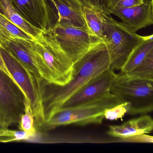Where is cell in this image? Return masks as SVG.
Segmentation results:
<instances>
[{
    "label": "cell",
    "mask_w": 153,
    "mask_h": 153,
    "mask_svg": "<svg viewBox=\"0 0 153 153\" xmlns=\"http://www.w3.org/2000/svg\"><path fill=\"white\" fill-rule=\"evenodd\" d=\"M0 122H1V123H6L7 124H9L7 123V120H6L4 114L1 110H0Z\"/></svg>",
    "instance_id": "cell-27"
},
{
    "label": "cell",
    "mask_w": 153,
    "mask_h": 153,
    "mask_svg": "<svg viewBox=\"0 0 153 153\" xmlns=\"http://www.w3.org/2000/svg\"><path fill=\"white\" fill-rule=\"evenodd\" d=\"M85 6L96 8L110 15L108 8V0H78Z\"/></svg>",
    "instance_id": "cell-23"
},
{
    "label": "cell",
    "mask_w": 153,
    "mask_h": 153,
    "mask_svg": "<svg viewBox=\"0 0 153 153\" xmlns=\"http://www.w3.org/2000/svg\"><path fill=\"white\" fill-rule=\"evenodd\" d=\"M124 102L112 92L101 98L70 108L60 109L46 122L43 128L51 130L60 126L100 125L106 110Z\"/></svg>",
    "instance_id": "cell-4"
},
{
    "label": "cell",
    "mask_w": 153,
    "mask_h": 153,
    "mask_svg": "<svg viewBox=\"0 0 153 153\" xmlns=\"http://www.w3.org/2000/svg\"><path fill=\"white\" fill-rule=\"evenodd\" d=\"M153 131V119L148 115L130 119L120 125H111L107 134L122 140L150 134Z\"/></svg>",
    "instance_id": "cell-12"
},
{
    "label": "cell",
    "mask_w": 153,
    "mask_h": 153,
    "mask_svg": "<svg viewBox=\"0 0 153 153\" xmlns=\"http://www.w3.org/2000/svg\"><path fill=\"white\" fill-rule=\"evenodd\" d=\"M1 51L9 73L19 86L30 104L36 125L43 128L46 123L43 102L44 80L7 49L1 47Z\"/></svg>",
    "instance_id": "cell-3"
},
{
    "label": "cell",
    "mask_w": 153,
    "mask_h": 153,
    "mask_svg": "<svg viewBox=\"0 0 153 153\" xmlns=\"http://www.w3.org/2000/svg\"><path fill=\"white\" fill-rule=\"evenodd\" d=\"M26 100L16 82L0 68V110L9 125L19 124L25 111Z\"/></svg>",
    "instance_id": "cell-8"
},
{
    "label": "cell",
    "mask_w": 153,
    "mask_h": 153,
    "mask_svg": "<svg viewBox=\"0 0 153 153\" xmlns=\"http://www.w3.org/2000/svg\"><path fill=\"white\" fill-rule=\"evenodd\" d=\"M0 27L9 32L13 37L35 40L33 37L13 24L5 15L1 13H0Z\"/></svg>",
    "instance_id": "cell-20"
},
{
    "label": "cell",
    "mask_w": 153,
    "mask_h": 153,
    "mask_svg": "<svg viewBox=\"0 0 153 153\" xmlns=\"http://www.w3.org/2000/svg\"><path fill=\"white\" fill-rule=\"evenodd\" d=\"M120 19L122 22L134 32L153 25L152 0H145L143 3L129 7H113L109 10Z\"/></svg>",
    "instance_id": "cell-11"
},
{
    "label": "cell",
    "mask_w": 153,
    "mask_h": 153,
    "mask_svg": "<svg viewBox=\"0 0 153 153\" xmlns=\"http://www.w3.org/2000/svg\"><path fill=\"white\" fill-rule=\"evenodd\" d=\"M33 41L34 40L20 38L11 37L5 49L23 64L40 76L36 57L34 51Z\"/></svg>",
    "instance_id": "cell-14"
},
{
    "label": "cell",
    "mask_w": 153,
    "mask_h": 153,
    "mask_svg": "<svg viewBox=\"0 0 153 153\" xmlns=\"http://www.w3.org/2000/svg\"><path fill=\"white\" fill-rule=\"evenodd\" d=\"M0 2L7 18L17 27L33 37L35 40L44 32L22 19L14 9L11 0H0Z\"/></svg>",
    "instance_id": "cell-16"
},
{
    "label": "cell",
    "mask_w": 153,
    "mask_h": 153,
    "mask_svg": "<svg viewBox=\"0 0 153 153\" xmlns=\"http://www.w3.org/2000/svg\"><path fill=\"white\" fill-rule=\"evenodd\" d=\"M19 125L20 130L29 134L33 138L36 135L35 118L30 104L27 100L25 102L24 113L21 117Z\"/></svg>",
    "instance_id": "cell-19"
},
{
    "label": "cell",
    "mask_w": 153,
    "mask_h": 153,
    "mask_svg": "<svg viewBox=\"0 0 153 153\" xmlns=\"http://www.w3.org/2000/svg\"><path fill=\"white\" fill-rule=\"evenodd\" d=\"M32 136L22 130H10L8 128L0 130V143H10L28 140Z\"/></svg>",
    "instance_id": "cell-21"
},
{
    "label": "cell",
    "mask_w": 153,
    "mask_h": 153,
    "mask_svg": "<svg viewBox=\"0 0 153 153\" xmlns=\"http://www.w3.org/2000/svg\"><path fill=\"white\" fill-rule=\"evenodd\" d=\"M49 30L74 64L93 44L102 41L91 35L86 29L65 22H57Z\"/></svg>",
    "instance_id": "cell-7"
},
{
    "label": "cell",
    "mask_w": 153,
    "mask_h": 153,
    "mask_svg": "<svg viewBox=\"0 0 153 153\" xmlns=\"http://www.w3.org/2000/svg\"><path fill=\"white\" fill-rule=\"evenodd\" d=\"M105 18L104 41L110 57V69L120 71L132 52L148 36L138 35L111 14H105Z\"/></svg>",
    "instance_id": "cell-5"
},
{
    "label": "cell",
    "mask_w": 153,
    "mask_h": 153,
    "mask_svg": "<svg viewBox=\"0 0 153 153\" xmlns=\"http://www.w3.org/2000/svg\"><path fill=\"white\" fill-rule=\"evenodd\" d=\"M40 77L46 84L64 86L72 79L74 63L49 29L33 41Z\"/></svg>",
    "instance_id": "cell-2"
},
{
    "label": "cell",
    "mask_w": 153,
    "mask_h": 153,
    "mask_svg": "<svg viewBox=\"0 0 153 153\" xmlns=\"http://www.w3.org/2000/svg\"><path fill=\"white\" fill-rule=\"evenodd\" d=\"M0 68H1L2 71H3L4 72L6 73L10 77H12L11 75L9 73V72H8V70H7V68H6L5 65H4L3 60L1 54V46H0Z\"/></svg>",
    "instance_id": "cell-26"
},
{
    "label": "cell",
    "mask_w": 153,
    "mask_h": 153,
    "mask_svg": "<svg viewBox=\"0 0 153 153\" xmlns=\"http://www.w3.org/2000/svg\"><path fill=\"white\" fill-rule=\"evenodd\" d=\"M129 104L124 102L115 107L108 109L104 112V118L110 120H117L121 119L129 111Z\"/></svg>",
    "instance_id": "cell-22"
},
{
    "label": "cell",
    "mask_w": 153,
    "mask_h": 153,
    "mask_svg": "<svg viewBox=\"0 0 153 153\" xmlns=\"http://www.w3.org/2000/svg\"><path fill=\"white\" fill-rule=\"evenodd\" d=\"M152 9H153V0H152Z\"/></svg>",
    "instance_id": "cell-30"
},
{
    "label": "cell",
    "mask_w": 153,
    "mask_h": 153,
    "mask_svg": "<svg viewBox=\"0 0 153 153\" xmlns=\"http://www.w3.org/2000/svg\"><path fill=\"white\" fill-rule=\"evenodd\" d=\"M116 75L111 69L103 72L70 97L60 109L76 107L108 94L111 92V89Z\"/></svg>",
    "instance_id": "cell-9"
},
{
    "label": "cell",
    "mask_w": 153,
    "mask_h": 153,
    "mask_svg": "<svg viewBox=\"0 0 153 153\" xmlns=\"http://www.w3.org/2000/svg\"><path fill=\"white\" fill-rule=\"evenodd\" d=\"M0 13H2V14H4V12L3 10L2 7L1 5V2H0Z\"/></svg>",
    "instance_id": "cell-29"
},
{
    "label": "cell",
    "mask_w": 153,
    "mask_h": 153,
    "mask_svg": "<svg viewBox=\"0 0 153 153\" xmlns=\"http://www.w3.org/2000/svg\"><path fill=\"white\" fill-rule=\"evenodd\" d=\"M122 74L132 78L153 81V46L138 66L128 73Z\"/></svg>",
    "instance_id": "cell-18"
},
{
    "label": "cell",
    "mask_w": 153,
    "mask_h": 153,
    "mask_svg": "<svg viewBox=\"0 0 153 153\" xmlns=\"http://www.w3.org/2000/svg\"><path fill=\"white\" fill-rule=\"evenodd\" d=\"M110 57L107 44L97 42L74 64L71 81L64 86L45 84L43 102L46 122L60 109L62 105L83 86L96 76L110 69Z\"/></svg>",
    "instance_id": "cell-1"
},
{
    "label": "cell",
    "mask_w": 153,
    "mask_h": 153,
    "mask_svg": "<svg viewBox=\"0 0 153 153\" xmlns=\"http://www.w3.org/2000/svg\"><path fill=\"white\" fill-rule=\"evenodd\" d=\"M111 91L129 103V115L153 111V81L119 73L116 75Z\"/></svg>",
    "instance_id": "cell-6"
},
{
    "label": "cell",
    "mask_w": 153,
    "mask_h": 153,
    "mask_svg": "<svg viewBox=\"0 0 153 153\" xmlns=\"http://www.w3.org/2000/svg\"><path fill=\"white\" fill-rule=\"evenodd\" d=\"M145 0H108V10L113 7H129L143 3Z\"/></svg>",
    "instance_id": "cell-24"
},
{
    "label": "cell",
    "mask_w": 153,
    "mask_h": 153,
    "mask_svg": "<svg viewBox=\"0 0 153 153\" xmlns=\"http://www.w3.org/2000/svg\"><path fill=\"white\" fill-rule=\"evenodd\" d=\"M58 13L57 22H65L87 30L83 15L84 5L78 0H50Z\"/></svg>",
    "instance_id": "cell-13"
},
{
    "label": "cell",
    "mask_w": 153,
    "mask_h": 153,
    "mask_svg": "<svg viewBox=\"0 0 153 153\" xmlns=\"http://www.w3.org/2000/svg\"><path fill=\"white\" fill-rule=\"evenodd\" d=\"M10 125L6 123H1L0 122V130L4 128H8Z\"/></svg>",
    "instance_id": "cell-28"
},
{
    "label": "cell",
    "mask_w": 153,
    "mask_h": 153,
    "mask_svg": "<svg viewBox=\"0 0 153 153\" xmlns=\"http://www.w3.org/2000/svg\"><path fill=\"white\" fill-rule=\"evenodd\" d=\"M13 37L9 32L0 27V46L6 49L10 39Z\"/></svg>",
    "instance_id": "cell-25"
},
{
    "label": "cell",
    "mask_w": 153,
    "mask_h": 153,
    "mask_svg": "<svg viewBox=\"0 0 153 153\" xmlns=\"http://www.w3.org/2000/svg\"><path fill=\"white\" fill-rule=\"evenodd\" d=\"M105 14V13L96 8L84 6L83 15L88 32L104 42Z\"/></svg>",
    "instance_id": "cell-15"
},
{
    "label": "cell",
    "mask_w": 153,
    "mask_h": 153,
    "mask_svg": "<svg viewBox=\"0 0 153 153\" xmlns=\"http://www.w3.org/2000/svg\"><path fill=\"white\" fill-rule=\"evenodd\" d=\"M19 15L27 22L43 31L50 26L51 13L46 0H11Z\"/></svg>",
    "instance_id": "cell-10"
},
{
    "label": "cell",
    "mask_w": 153,
    "mask_h": 153,
    "mask_svg": "<svg viewBox=\"0 0 153 153\" xmlns=\"http://www.w3.org/2000/svg\"><path fill=\"white\" fill-rule=\"evenodd\" d=\"M153 46V34L140 44L131 54L121 70V74H127L135 69L143 61Z\"/></svg>",
    "instance_id": "cell-17"
}]
</instances>
